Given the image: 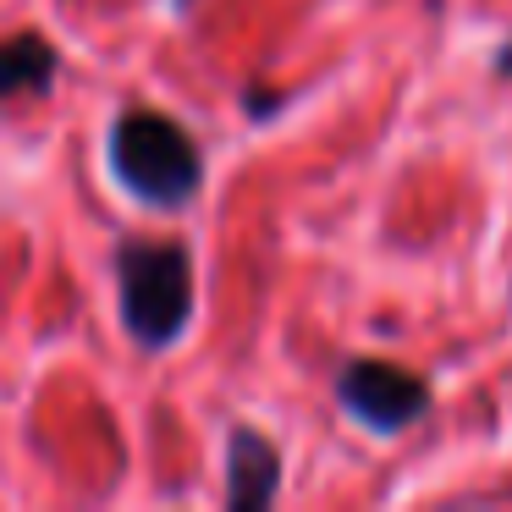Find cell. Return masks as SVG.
I'll use <instances>...</instances> for the list:
<instances>
[{"mask_svg":"<svg viewBox=\"0 0 512 512\" xmlns=\"http://www.w3.org/2000/svg\"><path fill=\"white\" fill-rule=\"evenodd\" d=\"M111 171L122 177L127 193H138L144 204H160V210L188 204L204 182L199 144L188 138V127L160 116V111H127L122 122H116Z\"/></svg>","mask_w":512,"mask_h":512,"instance_id":"cell-2","label":"cell"},{"mask_svg":"<svg viewBox=\"0 0 512 512\" xmlns=\"http://www.w3.org/2000/svg\"><path fill=\"white\" fill-rule=\"evenodd\" d=\"M226 501H232L237 512H259L270 507V496H276V479H281V463H276V446L265 441V435L254 430H237L232 435V452H226Z\"/></svg>","mask_w":512,"mask_h":512,"instance_id":"cell-4","label":"cell"},{"mask_svg":"<svg viewBox=\"0 0 512 512\" xmlns=\"http://www.w3.org/2000/svg\"><path fill=\"white\" fill-rule=\"evenodd\" d=\"M342 402L369 424V430H402L413 424L424 408H430V386L419 375L397 364H380V358H358V364L342 369Z\"/></svg>","mask_w":512,"mask_h":512,"instance_id":"cell-3","label":"cell"},{"mask_svg":"<svg viewBox=\"0 0 512 512\" xmlns=\"http://www.w3.org/2000/svg\"><path fill=\"white\" fill-rule=\"evenodd\" d=\"M501 67H512V56H501Z\"/></svg>","mask_w":512,"mask_h":512,"instance_id":"cell-6","label":"cell"},{"mask_svg":"<svg viewBox=\"0 0 512 512\" xmlns=\"http://www.w3.org/2000/svg\"><path fill=\"white\" fill-rule=\"evenodd\" d=\"M122 281V320L144 347H166L193 314V259L177 237H133L116 254Z\"/></svg>","mask_w":512,"mask_h":512,"instance_id":"cell-1","label":"cell"},{"mask_svg":"<svg viewBox=\"0 0 512 512\" xmlns=\"http://www.w3.org/2000/svg\"><path fill=\"white\" fill-rule=\"evenodd\" d=\"M56 72V50L39 34H17L0 39V94H23V89H45Z\"/></svg>","mask_w":512,"mask_h":512,"instance_id":"cell-5","label":"cell"},{"mask_svg":"<svg viewBox=\"0 0 512 512\" xmlns=\"http://www.w3.org/2000/svg\"><path fill=\"white\" fill-rule=\"evenodd\" d=\"M182 6H188V0H182Z\"/></svg>","mask_w":512,"mask_h":512,"instance_id":"cell-7","label":"cell"}]
</instances>
